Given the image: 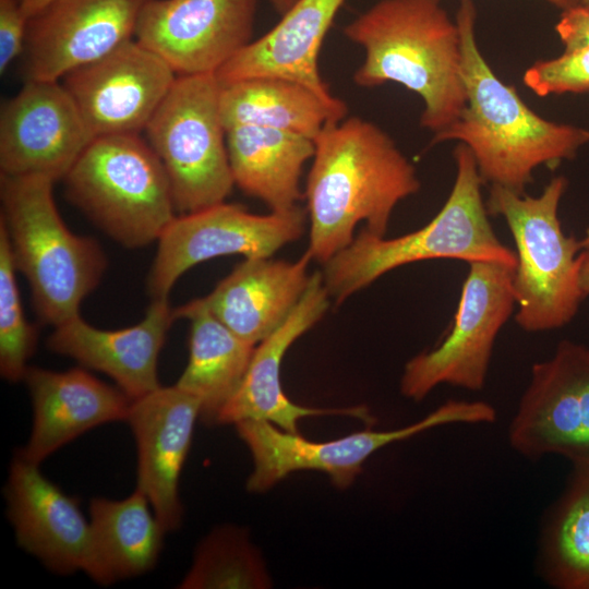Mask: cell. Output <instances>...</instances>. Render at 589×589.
<instances>
[{"label": "cell", "mask_w": 589, "mask_h": 589, "mask_svg": "<svg viewBox=\"0 0 589 589\" xmlns=\"http://www.w3.org/2000/svg\"><path fill=\"white\" fill-rule=\"evenodd\" d=\"M93 140L60 81L26 80L1 107L0 173L63 180Z\"/></svg>", "instance_id": "obj_15"}, {"label": "cell", "mask_w": 589, "mask_h": 589, "mask_svg": "<svg viewBox=\"0 0 589 589\" xmlns=\"http://www.w3.org/2000/svg\"><path fill=\"white\" fill-rule=\"evenodd\" d=\"M220 116L226 130L255 125L315 140L347 116V105L329 103L310 87L279 76H256L220 85Z\"/></svg>", "instance_id": "obj_25"}, {"label": "cell", "mask_w": 589, "mask_h": 589, "mask_svg": "<svg viewBox=\"0 0 589 589\" xmlns=\"http://www.w3.org/2000/svg\"><path fill=\"white\" fill-rule=\"evenodd\" d=\"M29 19L20 0H0V73L24 50Z\"/></svg>", "instance_id": "obj_32"}, {"label": "cell", "mask_w": 589, "mask_h": 589, "mask_svg": "<svg viewBox=\"0 0 589 589\" xmlns=\"http://www.w3.org/2000/svg\"><path fill=\"white\" fill-rule=\"evenodd\" d=\"M151 0H52L28 21L26 80L60 81L134 39Z\"/></svg>", "instance_id": "obj_17"}, {"label": "cell", "mask_w": 589, "mask_h": 589, "mask_svg": "<svg viewBox=\"0 0 589 589\" xmlns=\"http://www.w3.org/2000/svg\"><path fill=\"white\" fill-rule=\"evenodd\" d=\"M219 95L215 74L177 76L144 131L182 214L225 202L235 185Z\"/></svg>", "instance_id": "obj_8"}, {"label": "cell", "mask_w": 589, "mask_h": 589, "mask_svg": "<svg viewBox=\"0 0 589 589\" xmlns=\"http://www.w3.org/2000/svg\"><path fill=\"white\" fill-rule=\"evenodd\" d=\"M555 31L565 50L589 47V4L579 3L563 10Z\"/></svg>", "instance_id": "obj_33"}, {"label": "cell", "mask_w": 589, "mask_h": 589, "mask_svg": "<svg viewBox=\"0 0 589 589\" xmlns=\"http://www.w3.org/2000/svg\"><path fill=\"white\" fill-rule=\"evenodd\" d=\"M453 156L456 178L441 211L422 228L386 239L365 228L324 263L323 280L341 303L384 274L402 265L436 259L492 262L516 267V252L495 235L482 197V178L471 151L462 143Z\"/></svg>", "instance_id": "obj_4"}, {"label": "cell", "mask_w": 589, "mask_h": 589, "mask_svg": "<svg viewBox=\"0 0 589 589\" xmlns=\"http://www.w3.org/2000/svg\"><path fill=\"white\" fill-rule=\"evenodd\" d=\"M566 188L567 179L563 176L553 178L538 196L517 194L496 184L490 187L488 214L506 221L516 245L515 321L525 332L566 325L584 300L578 286L579 240L564 235L558 218Z\"/></svg>", "instance_id": "obj_6"}, {"label": "cell", "mask_w": 589, "mask_h": 589, "mask_svg": "<svg viewBox=\"0 0 589 589\" xmlns=\"http://www.w3.org/2000/svg\"><path fill=\"white\" fill-rule=\"evenodd\" d=\"M329 298L322 272L312 273L303 296L289 316L255 347L240 386L219 411L215 423L264 420L284 431L298 433V421L311 416L342 414L369 423L374 421L365 407L309 408L291 401L281 388L280 364L286 351L324 316Z\"/></svg>", "instance_id": "obj_18"}, {"label": "cell", "mask_w": 589, "mask_h": 589, "mask_svg": "<svg viewBox=\"0 0 589 589\" xmlns=\"http://www.w3.org/2000/svg\"><path fill=\"white\" fill-rule=\"evenodd\" d=\"M53 181L0 173L1 217L15 269L24 275L40 322L55 327L80 314L107 267L99 243L69 230L56 206Z\"/></svg>", "instance_id": "obj_5"}, {"label": "cell", "mask_w": 589, "mask_h": 589, "mask_svg": "<svg viewBox=\"0 0 589 589\" xmlns=\"http://www.w3.org/2000/svg\"><path fill=\"white\" fill-rule=\"evenodd\" d=\"M25 15L31 19L48 5L52 0H20Z\"/></svg>", "instance_id": "obj_35"}, {"label": "cell", "mask_w": 589, "mask_h": 589, "mask_svg": "<svg viewBox=\"0 0 589 589\" xmlns=\"http://www.w3.org/2000/svg\"><path fill=\"white\" fill-rule=\"evenodd\" d=\"M201 402L177 385L159 386L131 401L129 422L137 447L136 489L148 498L166 532L182 520L179 480Z\"/></svg>", "instance_id": "obj_19"}, {"label": "cell", "mask_w": 589, "mask_h": 589, "mask_svg": "<svg viewBox=\"0 0 589 589\" xmlns=\"http://www.w3.org/2000/svg\"><path fill=\"white\" fill-rule=\"evenodd\" d=\"M346 0H297L280 21L253 39L216 74L220 85L256 76H279L301 83L337 104L318 69L323 40Z\"/></svg>", "instance_id": "obj_23"}, {"label": "cell", "mask_w": 589, "mask_h": 589, "mask_svg": "<svg viewBox=\"0 0 589 589\" xmlns=\"http://www.w3.org/2000/svg\"><path fill=\"white\" fill-rule=\"evenodd\" d=\"M579 245L581 251H589V229L586 232V236L579 240Z\"/></svg>", "instance_id": "obj_38"}, {"label": "cell", "mask_w": 589, "mask_h": 589, "mask_svg": "<svg viewBox=\"0 0 589 589\" xmlns=\"http://www.w3.org/2000/svg\"><path fill=\"white\" fill-rule=\"evenodd\" d=\"M38 466L16 454L10 467L5 497L17 544L56 574L82 570L106 586L92 525L79 501Z\"/></svg>", "instance_id": "obj_16"}, {"label": "cell", "mask_w": 589, "mask_h": 589, "mask_svg": "<svg viewBox=\"0 0 589 589\" xmlns=\"http://www.w3.org/2000/svg\"><path fill=\"white\" fill-rule=\"evenodd\" d=\"M364 51L353 73L361 87L394 82L423 101L422 128L436 134L467 105L458 24L441 0H380L344 28Z\"/></svg>", "instance_id": "obj_3"}, {"label": "cell", "mask_w": 589, "mask_h": 589, "mask_svg": "<svg viewBox=\"0 0 589 589\" xmlns=\"http://www.w3.org/2000/svg\"><path fill=\"white\" fill-rule=\"evenodd\" d=\"M23 381L34 420L29 441L17 454L31 462L39 465L86 431L128 418L132 400L81 368L55 372L28 366Z\"/></svg>", "instance_id": "obj_21"}, {"label": "cell", "mask_w": 589, "mask_h": 589, "mask_svg": "<svg viewBox=\"0 0 589 589\" xmlns=\"http://www.w3.org/2000/svg\"><path fill=\"white\" fill-rule=\"evenodd\" d=\"M304 199L306 253L326 263L354 239V229L385 237L396 205L421 188L417 170L394 140L360 117L332 122L315 137Z\"/></svg>", "instance_id": "obj_1"}, {"label": "cell", "mask_w": 589, "mask_h": 589, "mask_svg": "<svg viewBox=\"0 0 589 589\" xmlns=\"http://www.w3.org/2000/svg\"><path fill=\"white\" fill-rule=\"evenodd\" d=\"M274 10L281 16L284 15L297 0H269Z\"/></svg>", "instance_id": "obj_36"}, {"label": "cell", "mask_w": 589, "mask_h": 589, "mask_svg": "<svg viewBox=\"0 0 589 589\" xmlns=\"http://www.w3.org/2000/svg\"><path fill=\"white\" fill-rule=\"evenodd\" d=\"M149 501L135 488L119 501H91V525L106 585L151 570L163 549L166 533Z\"/></svg>", "instance_id": "obj_27"}, {"label": "cell", "mask_w": 589, "mask_h": 589, "mask_svg": "<svg viewBox=\"0 0 589 589\" xmlns=\"http://www.w3.org/2000/svg\"><path fill=\"white\" fill-rule=\"evenodd\" d=\"M495 420L496 410L489 402L452 399L409 425L389 431L364 430L328 442L309 441L264 420H244L236 426L254 461L247 488L263 492L298 470L325 472L337 488L344 489L361 472L368 457L388 444L446 424Z\"/></svg>", "instance_id": "obj_9"}, {"label": "cell", "mask_w": 589, "mask_h": 589, "mask_svg": "<svg viewBox=\"0 0 589 589\" xmlns=\"http://www.w3.org/2000/svg\"><path fill=\"white\" fill-rule=\"evenodd\" d=\"M550 4L557 7L562 10L568 9L573 5L581 3L582 0H545Z\"/></svg>", "instance_id": "obj_37"}, {"label": "cell", "mask_w": 589, "mask_h": 589, "mask_svg": "<svg viewBox=\"0 0 589 589\" xmlns=\"http://www.w3.org/2000/svg\"><path fill=\"white\" fill-rule=\"evenodd\" d=\"M175 316L191 322L189 361L176 385L195 396L202 418L215 423L240 386L255 345L237 336L194 300L175 309Z\"/></svg>", "instance_id": "obj_26"}, {"label": "cell", "mask_w": 589, "mask_h": 589, "mask_svg": "<svg viewBox=\"0 0 589 589\" xmlns=\"http://www.w3.org/2000/svg\"><path fill=\"white\" fill-rule=\"evenodd\" d=\"M311 257L245 259L214 290L194 301L243 340L256 345L278 328L303 296Z\"/></svg>", "instance_id": "obj_22"}, {"label": "cell", "mask_w": 589, "mask_h": 589, "mask_svg": "<svg viewBox=\"0 0 589 589\" xmlns=\"http://www.w3.org/2000/svg\"><path fill=\"white\" fill-rule=\"evenodd\" d=\"M540 552L550 585L589 589V468H575L545 525Z\"/></svg>", "instance_id": "obj_28"}, {"label": "cell", "mask_w": 589, "mask_h": 589, "mask_svg": "<svg viewBox=\"0 0 589 589\" xmlns=\"http://www.w3.org/2000/svg\"><path fill=\"white\" fill-rule=\"evenodd\" d=\"M581 3H587V4H589V0H582Z\"/></svg>", "instance_id": "obj_39"}, {"label": "cell", "mask_w": 589, "mask_h": 589, "mask_svg": "<svg viewBox=\"0 0 589 589\" xmlns=\"http://www.w3.org/2000/svg\"><path fill=\"white\" fill-rule=\"evenodd\" d=\"M175 320L168 298L153 299L140 323L118 330L96 328L79 314L55 327L47 348L107 374L134 400L160 386L158 356Z\"/></svg>", "instance_id": "obj_20"}, {"label": "cell", "mask_w": 589, "mask_h": 589, "mask_svg": "<svg viewBox=\"0 0 589 589\" xmlns=\"http://www.w3.org/2000/svg\"><path fill=\"white\" fill-rule=\"evenodd\" d=\"M514 271L500 263H469L450 330L440 345L405 365L400 380L405 397L420 401L441 384L483 388L494 342L516 304Z\"/></svg>", "instance_id": "obj_10"}, {"label": "cell", "mask_w": 589, "mask_h": 589, "mask_svg": "<svg viewBox=\"0 0 589 589\" xmlns=\"http://www.w3.org/2000/svg\"><path fill=\"white\" fill-rule=\"evenodd\" d=\"M306 211L299 205L267 215L226 202L176 216L159 238L147 277L153 299L168 298L183 273L202 262L231 254L271 257L305 231Z\"/></svg>", "instance_id": "obj_11"}, {"label": "cell", "mask_w": 589, "mask_h": 589, "mask_svg": "<svg viewBox=\"0 0 589 589\" xmlns=\"http://www.w3.org/2000/svg\"><path fill=\"white\" fill-rule=\"evenodd\" d=\"M177 76L134 38L69 72L61 83L95 139L144 132Z\"/></svg>", "instance_id": "obj_14"}, {"label": "cell", "mask_w": 589, "mask_h": 589, "mask_svg": "<svg viewBox=\"0 0 589 589\" xmlns=\"http://www.w3.org/2000/svg\"><path fill=\"white\" fill-rule=\"evenodd\" d=\"M259 0H151L134 38L180 75L216 74L253 40Z\"/></svg>", "instance_id": "obj_13"}, {"label": "cell", "mask_w": 589, "mask_h": 589, "mask_svg": "<svg viewBox=\"0 0 589 589\" xmlns=\"http://www.w3.org/2000/svg\"><path fill=\"white\" fill-rule=\"evenodd\" d=\"M226 141L235 185L271 212L298 206L304 197L302 169L313 158L314 140L278 129L236 125L226 130Z\"/></svg>", "instance_id": "obj_24"}, {"label": "cell", "mask_w": 589, "mask_h": 589, "mask_svg": "<svg viewBox=\"0 0 589 589\" xmlns=\"http://www.w3.org/2000/svg\"><path fill=\"white\" fill-rule=\"evenodd\" d=\"M578 286L585 299L589 294V251L579 253Z\"/></svg>", "instance_id": "obj_34"}, {"label": "cell", "mask_w": 589, "mask_h": 589, "mask_svg": "<svg viewBox=\"0 0 589 589\" xmlns=\"http://www.w3.org/2000/svg\"><path fill=\"white\" fill-rule=\"evenodd\" d=\"M508 441L526 458L560 455L575 468H589L588 347L565 339L532 365Z\"/></svg>", "instance_id": "obj_12"}, {"label": "cell", "mask_w": 589, "mask_h": 589, "mask_svg": "<svg viewBox=\"0 0 589 589\" xmlns=\"http://www.w3.org/2000/svg\"><path fill=\"white\" fill-rule=\"evenodd\" d=\"M473 0H459L461 74L467 105L458 119L434 134L431 144L458 141L472 153L484 182L525 194L539 166L557 167L589 142V130L538 116L506 85L482 56L474 34Z\"/></svg>", "instance_id": "obj_2"}, {"label": "cell", "mask_w": 589, "mask_h": 589, "mask_svg": "<svg viewBox=\"0 0 589 589\" xmlns=\"http://www.w3.org/2000/svg\"><path fill=\"white\" fill-rule=\"evenodd\" d=\"M63 181L68 200L129 249L158 241L176 218L167 172L140 135L95 137Z\"/></svg>", "instance_id": "obj_7"}, {"label": "cell", "mask_w": 589, "mask_h": 589, "mask_svg": "<svg viewBox=\"0 0 589 589\" xmlns=\"http://www.w3.org/2000/svg\"><path fill=\"white\" fill-rule=\"evenodd\" d=\"M15 272L0 224V373L11 383L23 381L37 344V330L24 315Z\"/></svg>", "instance_id": "obj_29"}, {"label": "cell", "mask_w": 589, "mask_h": 589, "mask_svg": "<svg viewBox=\"0 0 589 589\" xmlns=\"http://www.w3.org/2000/svg\"><path fill=\"white\" fill-rule=\"evenodd\" d=\"M253 557L235 530L213 533L199 549L180 588L244 587L254 582Z\"/></svg>", "instance_id": "obj_30"}, {"label": "cell", "mask_w": 589, "mask_h": 589, "mask_svg": "<svg viewBox=\"0 0 589 589\" xmlns=\"http://www.w3.org/2000/svg\"><path fill=\"white\" fill-rule=\"evenodd\" d=\"M522 81L536 95L589 92V47L565 50L550 60L530 65Z\"/></svg>", "instance_id": "obj_31"}]
</instances>
